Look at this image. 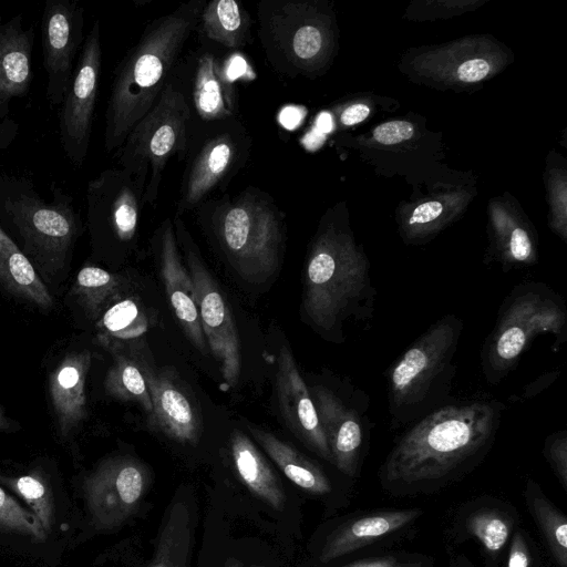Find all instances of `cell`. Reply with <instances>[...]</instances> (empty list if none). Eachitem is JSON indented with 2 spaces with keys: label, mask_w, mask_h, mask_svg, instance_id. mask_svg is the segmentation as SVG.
Returning a JSON list of instances; mask_svg holds the SVG:
<instances>
[{
  "label": "cell",
  "mask_w": 567,
  "mask_h": 567,
  "mask_svg": "<svg viewBox=\"0 0 567 567\" xmlns=\"http://www.w3.org/2000/svg\"><path fill=\"white\" fill-rule=\"evenodd\" d=\"M240 156L234 133L216 134L204 142L190 161L182 184L177 215L197 207L226 178Z\"/></svg>",
  "instance_id": "cell-20"
},
{
  "label": "cell",
  "mask_w": 567,
  "mask_h": 567,
  "mask_svg": "<svg viewBox=\"0 0 567 567\" xmlns=\"http://www.w3.org/2000/svg\"><path fill=\"white\" fill-rule=\"evenodd\" d=\"M102 66L100 21L85 35L70 85L59 110L60 143L69 162L81 167L86 158Z\"/></svg>",
  "instance_id": "cell-11"
},
{
  "label": "cell",
  "mask_w": 567,
  "mask_h": 567,
  "mask_svg": "<svg viewBox=\"0 0 567 567\" xmlns=\"http://www.w3.org/2000/svg\"><path fill=\"white\" fill-rule=\"evenodd\" d=\"M161 275L171 306L192 343L202 352L206 340L202 330L194 285L184 267L173 221L163 220L158 229Z\"/></svg>",
  "instance_id": "cell-19"
},
{
  "label": "cell",
  "mask_w": 567,
  "mask_h": 567,
  "mask_svg": "<svg viewBox=\"0 0 567 567\" xmlns=\"http://www.w3.org/2000/svg\"><path fill=\"white\" fill-rule=\"evenodd\" d=\"M189 105L168 82L153 107L132 127L115 151L120 168L126 171L142 192V203L155 207L168 161L187 150Z\"/></svg>",
  "instance_id": "cell-8"
},
{
  "label": "cell",
  "mask_w": 567,
  "mask_h": 567,
  "mask_svg": "<svg viewBox=\"0 0 567 567\" xmlns=\"http://www.w3.org/2000/svg\"><path fill=\"white\" fill-rule=\"evenodd\" d=\"M208 204L212 229L233 268L250 282L272 277L281 260L284 230L270 197L249 189Z\"/></svg>",
  "instance_id": "cell-6"
},
{
  "label": "cell",
  "mask_w": 567,
  "mask_h": 567,
  "mask_svg": "<svg viewBox=\"0 0 567 567\" xmlns=\"http://www.w3.org/2000/svg\"><path fill=\"white\" fill-rule=\"evenodd\" d=\"M40 29L47 100L60 106L85 40L84 8L75 0H47Z\"/></svg>",
  "instance_id": "cell-13"
},
{
  "label": "cell",
  "mask_w": 567,
  "mask_h": 567,
  "mask_svg": "<svg viewBox=\"0 0 567 567\" xmlns=\"http://www.w3.org/2000/svg\"><path fill=\"white\" fill-rule=\"evenodd\" d=\"M192 532L188 506L182 502L172 504L165 515L154 557L147 567H187Z\"/></svg>",
  "instance_id": "cell-27"
},
{
  "label": "cell",
  "mask_w": 567,
  "mask_h": 567,
  "mask_svg": "<svg viewBox=\"0 0 567 567\" xmlns=\"http://www.w3.org/2000/svg\"><path fill=\"white\" fill-rule=\"evenodd\" d=\"M370 113V109L364 104H353L347 107L340 115V121L344 125H353L362 122Z\"/></svg>",
  "instance_id": "cell-40"
},
{
  "label": "cell",
  "mask_w": 567,
  "mask_h": 567,
  "mask_svg": "<svg viewBox=\"0 0 567 567\" xmlns=\"http://www.w3.org/2000/svg\"><path fill=\"white\" fill-rule=\"evenodd\" d=\"M193 101L197 114L205 121H220L233 115L230 87L213 54H203L194 78Z\"/></svg>",
  "instance_id": "cell-25"
},
{
  "label": "cell",
  "mask_w": 567,
  "mask_h": 567,
  "mask_svg": "<svg viewBox=\"0 0 567 567\" xmlns=\"http://www.w3.org/2000/svg\"><path fill=\"white\" fill-rule=\"evenodd\" d=\"M148 322L142 308L131 298H117L96 320V338L109 351L120 349L147 331Z\"/></svg>",
  "instance_id": "cell-28"
},
{
  "label": "cell",
  "mask_w": 567,
  "mask_h": 567,
  "mask_svg": "<svg viewBox=\"0 0 567 567\" xmlns=\"http://www.w3.org/2000/svg\"><path fill=\"white\" fill-rule=\"evenodd\" d=\"M413 133L414 128L411 123L391 121L377 126L373 131V137L381 144L392 145L411 138Z\"/></svg>",
  "instance_id": "cell-35"
},
{
  "label": "cell",
  "mask_w": 567,
  "mask_h": 567,
  "mask_svg": "<svg viewBox=\"0 0 567 567\" xmlns=\"http://www.w3.org/2000/svg\"><path fill=\"white\" fill-rule=\"evenodd\" d=\"M147 472L131 457L104 461L84 483L87 506L100 528L123 524L137 509L147 486Z\"/></svg>",
  "instance_id": "cell-15"
},
{
  "label": "cell",
  "mask_w": 567,
  "mask_h": 567,
  "mask_svg": "<svg viewBox=\"0 0 567 567\" xmlns=\"http://www.w3.org/2000/svg\"><path fill=\"white\" fill-rule=\"evenodd\" d=\"M110 352L113 363L104 380L106 394L122 402H135L148 414L152 401L141 364L121 349Z\"/></svg>",
  "instance_id": "cell-30"
},
{
  "label": "cell",
  "mask_w": 567,
  "mask_h": 567,
  "mask_svg": "<svg viewBox=\"0 0 567 567\" xmlns=\"http://www.w3.org/2000/svg\"><path fill=\"white\" fill-rule=\"evenodd\" d=\"M225 567H247L245 565H243L240 561L238 560H235V559H230L227 561V564L225 565ZM249 567H261V566H249Z\"/></svg>",
  "instance_id": "cell-43"
},
{
  "label": "cell",
  "mask_w": 567,
  "mask_h": 567,
  "mask_svg": "<svg viewBox=\"0 0 567 567\" xmlns=\"http://www.w3.org/2000/svg\"><path fill=\"white\" fill-rule=\"evenodd\" d=\"M204 0L181 3L152 21L114 70L105 111L104 150L115 152L157 102L188 37L198 27Z\"/></svg>",
  "instance_id": "cell-2"
},
{
  "label": "cell",
  "mask_w": 567,
  "mask_h": 567,
  "mask_svg": "<svg viewBox=\"0 0 567 567\" xmlns=\"http://www.w3.org/2000/svg\"><path fill=\"white\" fill-rule=\"evenodd\" d=\"M34 37L33 27L23 28L22 13L6 22L0 17V122L10 116L11 101L30 91Z\"/></svg>",
  "instance_id": "cell-21"
},
{
  "label": "cell",
  "mask_w": 567,
  "mask_h": 567,
  "mask_svg": "<svg viewBox=\"0 0 567 567\" xmlns=\"http://www.w3.org/2000/svg\"><path fill=\"white\" fill-rule=\"evenodd\" d=\"M528 558L522 549L513 548L508 560V567H527Z\"/></svg>",
  "instance_id": "cell-41"
},
{
  "label": "cell",
  "mask_w": 567,
  "mask_h": 567,
  "mask_svg": "<svg viewBox=\"0 0 567 567\" xmlns=\"http://www.w3.org/2000/svg\"><path fill=\"white\" fill-rule=\"evenodd\" d=\"M173 225L176 236L185 243L188 272L195 289L203 333L213 355L220 365L225 382L228 386H235L241 370L236 323L216 281L190 246L189 236L178 215Z\"/></svg>",
  "instance_id": "cell-12"
},
{
  "label": "cell",
  "mask_w": 567,
  "mask_h": 567,
  "mask_svg": "<svg viewBox=\"0 0 567 567\" xmlns=\"http://www.w3.org/2000/svg\"><path fill=\"white\" fill-rule=\"evenodd\" d=\"M142 192L123 168H106L86 185V225L95 249L127 247L138 230Z\"/></svg>",
  "instance_id": "cell-10"
},
{
  "label": "cell",
  "mask_w": 567,
  "mask_h": 567,
  "mask_svg": "<svg viewBox=\"0 0 567 567\" xmlns=\"http://www.w3.org/2000/svg\"><path fill=\"white\" fill-rule=\"evenodd\" d=\"M152 401L146 425L178 443L195 444L203 422L197 403L171 370L155 371L141 364Z\"/></svg>",
  "instance_id": "cell-16"
},
{
  "label": "cell",
  "mask_w": 567,
  "mask_h": 567,
  "mask_svg": "<svg viewBox=\"0 0 567 567\" xmlns=\"http://www.w3.org/2000/svg\"><path fill=\"white\" fill-rule=\"evenodd\" d=\"M91 360L86 349L68 351L49 374L50 403L62 437L71 435L87 417L86 378Z\"/></svg>",
  "instance_id": "cell-18"
},
{
  "label": "cell",
  "mask_w": 567,
  "mask_h": 567,
  "mask_svg": "<svg viewBox=\"0 0 567 567\" xmlns=\"http://www.w3.org/2000/svg\"><path fill=\"white\" fill-rule=\"evenodd\" d=\"M19 134V124L11 116L0 122V153L7 150Z\"/></svg>",
  "instance_id": "cell-39"
},
{
  "label": "cell",
  "mask_w": 567,
  "mask_h": 567,
  "mask_svg": "<svg viewBox=\"0 0 567 567\" xmlns=\"http://www.w3.org/2000/svg\"><path fill=\"white\" fill-rule=\"evenodd\" d=\"M258 33L270 63L292 76L321 55L324 35L310 9L299 1L270 0L258 4Z\"/></svg>",
  "instance_id": "cell-9"
},
{
  "label": "cell",
  "mask_w": 567,
  "mask_h": 567,
  "mask_svg": "<svg viewBox=\"0 0 567 567\" xmlns=\"http://www.w3.org/2000/svg\"><path fill=\"white\" fill-rule=\"evenodd\" d=\"M14 425L12 420L8 419L2 406L0 405V432L1 431H10V429Z\"/></svg>",
  "instance_id": "cell-42"
},
{
  "label": "cell",
  "mask_w": 567,
  "mask_h": 567,
  "mask_svg": "<svg viewBox=\"0 0 567 567\" xmlns=\"http://www.w3.org/2000/svg\"><path fill=\"white\" fill-rule=\"evenodd\" d=\"M374 299L363 256L336 236L320 237L305 270L302 308L310 323L326 338L342 342L347 321L372 318Z\"/></svg>",
  "instance_id": "cell-4"
},
{
  "label": "cell",
  "mask_w": 567,
  "mask_h": 567,
  "mask_svg": "<svg viewBox=\"0 0 567 567\" xmlns=\"http://www.w3.org/2000/svg\"><path fill=\"white\" fill-rule=\"evenodd\" d=\"M414 516V512L389 513L360 518L336 533L324 545L321 561H329L396 529Z\"/></svg>",
  "instance_id": "cell-26"
},
{
  "label": "cell",
  "mask_w": 567,
  "mask_h": 567,
  "mask_svg": "<svg viewBox=\"0 0 567 567\" xmlns=\"http://www.w3.org/2000/svg\"><path fill=\"white\" fill-rule=\"evenodd\" d=\"M49 188L45 200L31 179L0 174V226L35 270L54 277L66 271L85 224L70 193L56 183Z\"/></svg>",
  "instance_id": "cell-3"
},
{
  "label": "cell",
  "mask_w": 567,
  "mask_h": 567,
  "mask_svg": "<svg viewBox=\"0 0 567 567\" xmlns=\"http://www.w3.org/2000/svg\"><path fill=\"white\" fill-rule=\"evenodd\" d=\"M310 395L331 453L332 463L340 471L353 475L370 432L368 396L359 390L346 399L322 384L315 385Z\"/></svg>",
  "instance_id": "cell-14"
},
{
  "label": "cell",
  "mask_w": 567,
  "mask_h": 567,
  "mask_svg": "<svg viewBox=\"0 0 567 567\" xmlns=\"http://www.w3.org/2000/svg\"><path fill=\"white\" fill-rule=\"evenodd\" d=\"M475 533L488 550L496 551L506 543L508 528L498 518H484L476 524Z\"/></svg>",
  "instance_id": "cell-34"
},
{
  "label": "cell",
  "mask_w": 567,
  "mask_h": 567,
  "mask_svg": "<svg viewBox=\"0 0 567 567\" xmlns=\"http://www.w3.org/2000/svg\"><path fill=\"white\" fill-rule=\"evenodd\" d=\"M205 37L226 48L246 44L248 17L236 0H213L204 6L198 27Z\"/></svg>",
  "instance_id": "cell-29"
},
{
  "label": "cell",
  "mask_w": 567,
  "mask_h": 567,
  "mask_svg": "<svg viewBox=\"0 0 567 567\" xmlns=\"http://www.w3.org/2000/svg\"><path fill=\"white\" fill-rule=\"evenodd\" d=\"M489 71V65L484 59H472L458 66L457 75L463 82H477L484 79Z\"/></svg>",
  "instance_id": "cell-37"
},
{
  "label": "cell",
  "mask_w": 567,
  "mask_h": 567,
  "mask_svg": "<svg viewBox=\"0 0 567 567\" xmlns=\"http://www.w3.org/2000/svg\"><path fill=\"white\" fill-rule=\"evenodd\" d=\"M567 310L564 300L543 282L517 285L505 298L495 326L481 351L485 379L499 383L516 367L532 341L555 337V351L566 341Z\"/></svg>",
  "instance_id": "cell-7"
},
{
  "label": "cell",
  "mask_w": 567,
  "mask_h": 567,
  "mask_svg": "<svg viewBox=\"0 0 567 567\" xmlns=\"http://www.w3.org/2000/svg\"><path fill=\"white\" fill-rule=\"evenodd\" d=\"M249 432L285 476L293 484L313 494L330 491V484L322 471L290 444L272 433L248 425Z\"/></svg>",
  "instance_id": "cell-24"
},
{
  "label": "cell",
  "mask_w": 567,
  "mask_h": 567,
  "mask_svg": "<svg viewBox=\"0 0 567 567\" xmlns=\"http://www.w3.org/2000/svg\"><path fill=\"white\" fill-rule=\"evenodd\" d=\"M17 491L33 506L43 529L52 519V504L42 482L31 475L21 476L16 482Z\"/></svg>",
  "instance_id": "cell-33"
},
{
  "label": "cell",
  "mask_w": 567,
  "mask_h": 567,
  "mask_svg": "<svg viewBox=\"0 0 567 567\" xmlns=\"http://www.w3.org/2000/svg\"><path fill=\"white\" fill-rule=\"evenodd\" d=\"M0 526L43 538V527L37 516L25 512L0 487Z\"/></svg>",
  "instance_id": "cell-32"
},
{
  "label": "cell",
  "mask_w": 567,
  "mask_h": 567,
  "mask_svg": "<svg viewBox=\"0 0 567 567\" xmlns=\"http://www.w3.org/2000/svg\"><path fill=\"white\" fill-rule=\"evenodd\" d=\"M443 212L439 202H426L419 205L412 213L409 225L427 224L435 220Z\"/></svg>",
  "instance_id": "cell-38"
},
{
  "label": "cell",
  "mask_w": 567,
  "mask_h": 567,
  "mask_svg": "<svg viewBox=\"0 0 567 567\" xmlns=\"http://www.w3.org/2000/svg\"><path fill=\"white\" fill-rule=\"evenodd\" d=\"M462 332V319L449 313L432 323L390 368L388 405L393 426L412 424L445 405Z\"/></svg>",
  "instance_id": "cell-5"
},
{
  "label": "cell",
  "mask_w": 567,
  "mask_h": 567,
  "mask_svg": "<svg viewBox=\"0 0 567 567\" xmlns=\"http://www.w3.org/2000/svg\"><path fill=\"white\" fill-rule=\"evenodd\" d=\"M276 388L279 409L290 431L318 455L332 462L312 398L286 344L278 355Z\"/></svg>",
  "instance_id": "cell-17"
},
{
  "label": "cell",
  "mask_w": 567,
  "mask_h": 567,
  "mask_svg": "<svg viewBox=\"0 0 567 567\" xmlns=\"http://www.w3.org/2000/svg\"><path fill=\"white\" fill-rule=\"evenodd\" d=\"M546 451L561 476L565 477L567 453L566 431L551 434L546 441Z\"/></svg>",
  "instance_id": "cell-36"
},
{
  "label": "cell",
  "mask_w": 567,
  "mask_h": 567,
  "mask_svg": "<svg viewBox=\"0 0 567 567\" xmlns=\"http://www.w3.org/2000/svg\"><path fill=\"white\" fill-rule=\"evenodd\" d=\"M230 451L236 471L249 491L272 508L282 511V484L250 439L239 430L233 431Z\"/></svg>",
  "instance_id": "cell-23"
},
{
  "label": "cell",
  "mask_w": 567,
  "mask_h": 567,
  "mask_svg": "<svg viewBox=\"0 0 567 567\" xmlns=\"http://www.w3.org/2000/svg\"><path fill=\"white\" fill-rule=\"evenodd\" d=\"M367 567H389L388 565H384L382 563H378V564H374L372 566H367Z\"/></svg>",
  "instance_id": "cell-44"
},
{
  "label": "cell",
  "mask_w": 567,
  "mask_h": 567,
  "mask_svg": "<svg viewBox=\"0 0 567 567\" xmlns=\"http://www.w3.org/2000/svg\"><path fill=\"white\" fill-rule=\"evenodd\" d=\"M0 287L10 296L41 310L54 307V299L38 271L1 226Z\"/></svg>",
  "instance_id": "cell-22"
},
{
  "label": "cell",
  "mask_w": 567,
  "mask_h": 567,
  "mask_svg": "<svg viewBox=\"0 0 567 567\" xmlns=\"http://www.w3.org/2000/svg\"><path fill=\"white\" fill-rule=\"evenodd\" d=\"M121 279L93 265L82 267L75 278L71 296L76 299L87 317L97 320L105 308L118 298Z\"/></svg>",
  "instance_id": "cell-31"
},
{
  "label": "cell",
  "mask_w": 567,
  "mask_h": 567,
  "mask_svg": "<svg viewBox=\"0 0 567 567\" xmlns=\"http://www.w3.org/2000/svg\"><path fill=\"white\" fill-rule=\"evenodd\" d=\"M505 404L475 399L445 404L411 424L389 454L391 483L440 480L482 456L501 425Z\"/></svg>",
  "instance_id": "cell-1"
}]
</instances>
